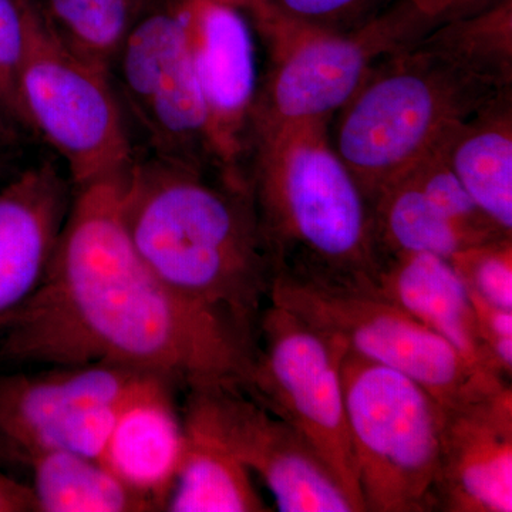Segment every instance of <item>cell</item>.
<instances>
[{
  "mask_svg": "<svg viewBox=\"0 0 512 512\" xmlns=\"http://www.w3.org/2000/svg\"><path fill=\"white\" fill-rule=\"evenodd\" d=\"M437 148L478 208L512 234V90L456 124Z\"/></svg>",
  "mask_w": 512,
  "mask_h": 512,
  "instance_id": "cell-18",
  "label": "cell"
},
{
  "mask_svg": "<svg viewBox=\"0 0 512 512\" xmlns=\"http://www.w3.org/2000/svg\"><path fill=\"white\" fill-rule=\"evenodd\" d=\"M468 291V289H467ZM476 313L478 335L483 340L495 369L504 379L512 376V309L501 308L470 292Z\"/></svg>",
  "mask_w": 512,
  "mask_h": 512,
  "instance_id": "cell-28",
  "label": "cell"
},
{
  "mask_svg": "<svg viewBox=\"0 0 512 512\" xmlns=\"http://www.w3.org/2000/svg\"><path fill=\"white\" fill-rule=\"evenodd\" d=\"M20 119L62 157L73 187L117 177L136 160L109 70L72 49L42 8L18 76Z\"/></svg>",
  "mask_w": 512,
  "mask_h": 512,
  "instance_id": "cell-7",
  "label": "cell"
},
{
  "mask_svg": "<svg viewBox=\"0 0 512 512\" xmlns=\"http://www.w3.org/2000/svg\"><path fill=\"white\" fill-rule=\"evenodd\" d=\"M218 161L245 173L256 93L254 39L241 12L220 0H178Z\"/></svg>",
  "mask_w": 512,
  "mask_h": 512,
  "instance_id": "cell-13",
  "label": "cell"
},
{
  "mask_svg": "<svg viewBox=\"0 0 512 512\" xmlns=\"http://www.w3.org/2000/svg\"><path fill=\"white\" fill-rule=\"evenodd\" d=\"M32 471L37 512H144L146 500L94 458L46 451L25 461Z\"/></svg>",
  "mask_w": 512,
  "mask_h": 512,
  "instance_id": "cell-21",
  "label": "cell"
},
{
  "mask_svg": "<svg viewBox=\"0 0 512 512\" xmlns=\"http://www.w3.org/2000/svg\"><path fill=\"white\" fill-rule=\"evenodd\" d=\"M510 90L512 83L420 40L372 64L336 114L330 143L370 202L451 128Z\"/></svg>",
  "mask_w": 512,
  "mask_h": 512,
  "instance_id": "cell-4",
  "label": "cell"
},
{
  "mask_svg": "<svg viewBox=\"0 0 512 512\" xmlns=\"http://www.w3.org/2000/svg\"><path fill=\"white\" fill-rule=\"evenodd\" d=\"M26 130L0 104V173L22 156Z\"/></svg>",
  "mask_w": 512,
  "mask_h": 512,
  "instance_id": "cell-29",
  "label": "cell"
},
{
  "mask_svg": "<svg viewBox=\"0 0 512 512\" xmlns=\"http://www.w3.org/2000/svg\"><path fill=\"white\" fill-rule=\"evenodd\" d=\"M184 443L165 510L266 512L247 467L204 427L183 416Z\"/></svg>",
  "mask_w": 512,
  "mask_h": 512,
  "instance_id": "cell-19",
  "label": "cell"
},
{
  "mask_svg": "<svg viewBox=\"0 0 512 512\" xmlns=\"http://www.w3.org/2000/svg\"><path fill=\"white\" fill-rule=\"evenodd\" d=\"M173 383L158 380L124 407L100 463L151 505L165 510L184 443Z\"/></svg>",
  "mask_w": 512,
  "mask_h": 512,
  "instance_id": "cell-17",
  "label": "cell"
},
{
  "mask_svg": "<svg viewBox=\"0 0 512 512\" xmlns=\"http://www.w3.org/2000/svg\"><path fill=\"white\" fill-rule=\"evenodd\" d=\"M468 291L501 308L512 309V237L484 242L451 256Z\"/></svg>",
  "mask_w": 512,
  "mask_h": 512,
  "instance_id": "cell-25",
  "label": "cell"
},
{
  "mask_svg": "<svg viewBox=\"0 0 512 512\" xmlns=\"http://www.w3.org/2000/svg\"><path fill=\"white\" fill-rule=\"evenodd\" d=\"M269 301L339 340L353 355L412 377L441 407L511 382L471 366L372 284L276 272Z\"/></svg>",
  "mask_w": 512,
  "mask_h": 512,
  "instance_id": "cell-6",
  "label": "cell"
},
{
  "mask_svg": "<svg viewBox=\"0 0 512 512\" xmlns=\"http://www.w3.org/2000/svg\"><path fill=\"white\" fill-rule=\"evenodd\" d=\"M348 349L269 301L241 387L311 444L357 512H366L350 448L342 363Z\"/></svg>",
  "mask_w": 512,
  "mask_h": 512,
  "instance_id": "cell-8",
  "label": "cell"
},
{
  "mask_svg": "<svg viewBox=\"0 0 512 512\" xmlns=\"http://www.w3.org/2000/svg\"><path fill=\"white\" fill-rule=\"evenodd\" d=\"M380 258L396 254H433L450 259L471 244L441 211L409 170L384 185L370 201Z\"/></svg>",
  "mask_w": 512,
  "mask_h": 512,
  "instance_id": "cell-20",
  "label": "cell"
},
{
  "mask_svg": "<svg viewBox=\"0 0 512 512\" xmlns=\"http://www.w3.org/2000/svg\"><path fill=\"white\" fill-rule=\"evenodd\" d=\"M434 511H512V389L443 407Z\"/></svg>",
  "mask_w": 512,
  "mask_h": 512,
  "instance_id": "cell-14",
  "label": "cell"
},
{
  "mask_svg": "<svg viewBox=\"0 0 512 512\" xmlns=\"http://www.w3.org/2000/svg\"><path fill=\"white\" fill-rule=\"evenodd\" d=\"M504 0H393L363 30L384 55L414 45L448 23L471 18Z\"/></svg>",
  "mask_w": 512,
  "mask_h": 512,
  "instance_id": "cell-24",
  "label": "cell"
},
{
  "mask_svg": "<svg viewBox=\"0 0 512 512\" xmlns=\"http://www.w3.org/2000/svg\"><path fill=\"white\" fill-rule=\"evenodd\" d=\"M157 0H40L53 28L80 55L109 70L131 29Z\"/></svg>",
  "mask_w": 512,
  "mask_h": 512,
  "instance_id": "cell-22",
  "label": "cell"
},
{
  "mask_svg": "<svg viewBox=\"0 0 512 512\" xmlns=\"http://www.w3.org/2000/svg\"><path fill=\"white\" fill-rule=\"evenodd\" d=\"M185 416L197 421L269 488L281 512H357L301 434L238 383L188 389Z\"/></svg>",
  "mask_w": 512,
  "mask_h": 512,
  "instance_id": "cell-12",
  "label": "cell"
},
{
  "mask_svg": "<svg viewBox=\"0 0 512 512\" xmlns=\"http://www.w3.org/2000/svg\"><path fill=\"white\" fill-rule=\"evenodd\" d=\"M0 512H37L32 487L0 471Z\"/></svg>",
  "mask_w": 512,
  "mask_h": 512,
  "instance_id": "cell-30",
  "label": "cell"
},
{
  "mask_svg": "<svg viewBox=\"0 0 512 512\" xmlns=\"http://www.w3.org/2000/svg\"><path fill=\"white\" fill-rule=\"evenodd\" d=\"M121 210L161 284L254 346L276 264L248 175L136 157L121 184Z\"/></svg>",
  "mask_w": 512,
  "mask_h": 512,
  "instance_id": "cell-2",
  "label": "cell"
},
{
  "mask_svg": "<svg viewBox=\"0 0 512 512\" xmlns=\"http://www.w3.org/2000/svg\"><path fill=\"white\" fill-rule=\"evenodd\" d=\"M42 8L40 0H0V104L22 127L18 100L19 69L30 30Z\"/></svg>",
  "mask_w": 512,
  "mask_h": 512,
  "instance_id": "cell-26",
  "label": "cell"
},
{
  "mask_svg": "<svg viewBox=\"0 0 512 512\" xmlns=\"http://www.w3.org/2000/svg\"><path fill=\"white\" fill-rule=\"evenodd\" d=\"M222 3H227V5L234 6L237 9H251L252 5L256 2V0H220Z\"/></svg>",
  "mask_w": 512,
  "mask_h": 512,
  "instance_id": "cell-31",
  "label": "cell"
},
{
  "mask_svg": "<svg viewBox=\"0 0 512 512\" xmlns=\"http://www.w3.org/2000/svg\"><path fill=\"white\" fill-rule=\"evenodd\" d=\"M421 40L453 53L481 72L512 83V0L448 23Z\"/></svg>",
  "mask_w": 512,
  "mask_h": 512,
  "instance_id": "cell-23",
  "label": "cell"
},
{
  "mask_svg": "<svg viewBox=\"0 0 512 512\" xmlns=\"http://www.w3.org/2000/svg\"><path fill=\"white\" fill-rule=\"evenodd\" d=\"M393 0H256L282 18L335 33H353L382 15Z\"/></svg>",
  "mask_w": 512,
  "mask_h": 512,
  "instance_id": "cell-27",
  "label": "cell"
},
{
  "mask_svg": "<svg viewBox=\"0 0 512 512\" xmlns=\"http://www.w3.org/2000/svg\"><path fill=\"white\" fill-rule=\"evenodd\" d=\"M248 151L276 272L373 284L380 255L372 207L333 150L328 121L254 131Z\"/></svg>",
  "mask_w": 512,
  "mask_h": 512,
  "instance_id": "cell-3",
  "label": "cell"
},
{
  "mask_svg": "<svg viewBox=\"0 0 512 512\" xmlns=\"http://www.w3.org/2000/svg\"><path fill=\"white\" fill-rule=\"evenodd\" d=\"M372 285L384 298L446 340L471 366L504 379L478 335L470 293L450 259L433 254L383 256Z\"/></svg>",
  "mask_w": 512,
  "mask_h": 512,
  "instance_id": "cell-16",
  "label": "cell"
},
{
  "mask_svg": "<svg viewBox=\"0 0 512 512\" xmlns=\"http://www.w3.org/2000/svg\"><path fill=\"white\" fill-rule=\"evenodd\" d=\"M265 40L271 66L256 93L249 134L338 114L382 57L365 30L335 33L282 18L262 3L248 10Z\"/></svg>",
  "mask_w": 512,
  "mask_h": 512,
  "instance_id": "cell-11",
  "label": "cell"
},
{
  "mask_svg": "<svg viewBox=\"0 0 512 512\" xmlns=\"http://www.w3.org/2000/svg\"><path fill=\"white\" fill-rule=\"evenodd\" d=\"M73 195L69 175L52 161L0 188V328L45 281Z\"/></svg>",
  "mask_w": 512,
  "mask_h": 512,
  "instance_id": "cell-15",
  "label": "cell"
},
{
  "mask_svg": "<svg viewBox=\"0 0 512 512\" xmlns=\"http://www.w3.org/2000/svg\"><path fill=\"white\" fill-rule=\"evenodd\" d=\"M158 380L100 362L0 376V444L22 461L46 451L100 461L124 407Z\"/></svg>",
  "mask_w": 512,
  "mask_h": 512,
  "instance_id": "cell-10",
  "label": "cell"
},
{
  "mask_svg": "<svg viewBox=\"0 0 512 512\" xmlns=\"http://www.w3.org/2000/svg\"><path fill=\"white\" fill-rule=\"evenodd\" d=\"M342 379L365 511H434L443 407L412 377L350 352Z\"/></svg>",
  "mask_w": 512,
  "mask_h": 512,
  "instance_id": "cell-5",
  "label": "cell"
},
{
  "mask_svg": "<svg viewBox=\"0 0 512 512\" xmlns=\"http://www.w3.org/2000/svg\"><path fill=\"white\" fill-rule=\"evenodd\" d=\"M110 76L151 157L225 170L215 154L178 0H157L138 20L111 63Z\"/></svg>",
  "mask_w": 512,
  "mask_h": 512,
  "instance_id": "cell-9",
  "label": "cell"
},
{
  "mask_svg": "<svg viewBox=\"0 0 512 512\" xmlns=\"http://www.w3.org/2000/svg\"><path fill=\"white\" fill-rule=\"evenodd\" d=\"M124 174L74 187L45 281L0 328V357L22 365L111 363L188 389L241 384L252 346L178 299L148 268L121 210Z\"/></svg>",
  "mask_w": 512,
  "mask_h": 512,
  "instance_id": "cell-1",
  "label": "cell"
}]
</instances>
